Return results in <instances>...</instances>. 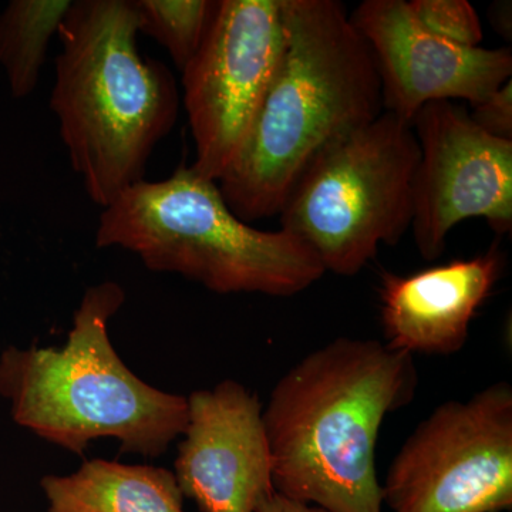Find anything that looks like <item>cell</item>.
<instances>
[{
	"label": "cell",
	"instance_id": "3957f363",
	"mask_svg": "<svg viewBox=\"0 0 512 512\" xmlns=\"http://www.w3.org/2000/svg\"><path fill=\"white\" fill-rule=\"evenodd\" d=\"M140 29L134 0H76L57 32L50 109L73 170L103 208L144 180L180 110L171 70L138 50Z\"/></svg>",
	"mask_w": 512,
	"mask_h": 512
},
{
	"label": "cell",
	"instance_id": "7a4b0ae2",
	"mask_svg": "<svg viewBox=\"0 0 512 512\" xmlns=\"http://www.w3.org/2000/svg\"><path fill=\"white\" fill-rule=\"evenodd\" d=\"M284 49L244 143L218 180L244 222L281 211L313 158L383 113L375 59L336 0H282Z\"/></svg>",
	"mask_w": 512,
	"mask_h": 512
},
{
	"label": "cell",
	"instance_id": "9a60e30c",
	"mask_svg": "<svg viewBox=\"0 0 512 512\" xmlns=\"http://www.w3.org/2000/svg\"><path fill=\"white\" fill-rule=\"evenodd\" d=\"M134 6L140 32L163 45L180 72L200 50L217 10L215 0H134Z\"/></svg>",
	"mask_w": 512,
	"mask_h": 512
},
{
	"label": "cell",
	"instance_id": "6da1fadb",
	"mask_svg": "<svg viewBox=\"0 0 512 512\" xmlns=\"http://www.w3.org/2000/svg\"><path fill=\"white\" fill-rule=\"evenodd\" d=\"M417 384L413 356L375 339L343 336L295 363L262 412L276 493L329 512H383L377 437Z\"/></svg>",
	"mask_w": 512,
	"mask_h": 512
},
{
	"label": "cell",
	"instance_id": "8fae6325",
	"mask_svg": "<svg viewBox=\"0 0 512 512\" xmlns=\"http://www.w3.org/2000/svg\"><path fill=\"white\" fill-rule=\"evenodd\" d=\"M188 421L175 480L201 512H255L275 493L258 394L224 380L187 397Z\"/></svg>",
	"mask_w": 512,
	"mask_h": 512
},
{
	"label": "cell",
	"instance_id": "9c48e42d",
	"mask_svg": "<svg viewBox=\"0 0 512 512\" xmlns=\"http://www.w3.org/2000/svg\"><path fill=\"white\" fill-rule=\"evenodd\" d=\"M420 146L412 228L420 255H443L451 229L484 218L497 235L512 227V141L485 133L453 101L421 107L412 121Z\"/></svg>",
	"mask_w": 512,
	"mask_h": 512
},
{
	"label": "cell",
	"instance_id": "7c38bea8",
	"mask_svg": "<svg viewBox=\"0 0 512 512\" xmlns=\"http://www.w3.org/2000/svg\"><path fill=\"white\" fill-rule=\"evenodd\" d=\"M505 268L498 244L483 254L454 259L413 275L384 272L380 319L389 348L420 355H453L464 348L470 325Z\"/></svg>",
	"mask_w": 512,
	"mask_h": 512
},
{
	"label": "cell",
	"instance_id": "ba28073f",
	"mask_svg": "<svg viewBox=\"0 0 512 512\" xmlns=\"http://www.w3.org/2000/svg\"><path fill=\"white\" fill-rule=\"evenodd\" d=\"M284 49L282 0H220L204 43L183 70L195 173L220 180L234 161Z\"/></svg>",
	"mask_w": 512,
	"mask_h": 512
},
{
	"label": "cell",
	"instance_id": "5b68a950",
	"mask_svg": "<svg viewBox=\"0 0 512 512\" xmlns=\"http://www.w3.org/2000/svg\"><path fill=\"white\" fill-rule=\"evenodd\" d=\"M96 245L126 249L150 271L178 274L222 295H298L326 274L301 239L239 220L217 181L191 167L121 192L101 212Z\"/></svg>",
	"mask_w": 512,
	"mask_h": 512
},
{
	"label": "cell",
	"instance_id": "30bf717a",
	"mask_svg": "<svg viewBox=\"0 0 512 512\" xmlns=\"http://www.w3.org/2000/svg\"><path fill=\"white\" fill-rule=\"evenodd\" d=\"M382 84L383 111L412 124L434 101L480 103L511 80L510 49L466 47L433 35L404 0H366L352 15Z\"/></svg>",
	"mask_w": 512,
	"mask_h": 512
},
{
	"label": "cell",
	"instance_id": "e0dca14e",
	"mask_svg": "<svg viewBox=\"0 0 512 512\" xmlns=\"http://www.w3.org/2000/svg\"><path fill=\"white\" fill-rule=\"evenodd\" d=\"M471 107V119L481 130L495 138L512 141L511 80L498 87L487 99Z\"/></svg>",
	"mask_w": 512,
	"mask_h": 512
},
{
	"label": "cell",
	"instance_id": "8992f818",
	"mask_svg": "<svg viewBox=\"0 0 512 512\" xmlns=\"http://www.w3.org/2000/svg\"><path fill=\"white\" fill-rule=\"evenodd\" d=\"M419 160L412 124L383 111L313 158L279 211L281 229L325 272L355 276L409 231Z\"/></svg>",
	"mask_w": 512,
	"mask_h": 512
},
{
	"label": "cell",
	"instance_id": "d6986e66",
	"mask_svg": "<svg viewBox=\"0 0 512 512\" xmlns=\"http://www.w3.org/2000/svg\"><path fill=\"white\" fill-rule=\"evenodd\" d=\"M488 16H490V23L493 26L495 32L498 35L505 37V39H511V2H495L490 6V12H488Z\"/></svg>",
	"mask_w": 512,
	"mask_h": 512
},
{
	"label": "cell",
	"instance_id": "52a82bcc",
	"mask_svg": "<svg viewBox=\"0 0 512 512\" xmlns=\"http://www.w3.org/2000/svg\"><path fill=\"white\" fill-rule=\"evenodd\" d=\"M382 495L392 512L511 510V384L437 406L393 458Z\"/></svg>",
	"mask_w": 512,
	"mask_h": 512
},
{
	"label": "cell",
	"instance_id": "2e32d148",
	"mask_svg": "<svg viewBox=\"0 0 512 512\" xmlns=\"http://www.w3.org/2000/svg\"><path fill=\"white\" fill-rule=\"evenodd\" d=\"M407 3L414 18L433 35L466 47H478L483 42L480 16L467 0H412Z\"/></svg>",
	"mask_w": 512,
	"mask_h": 512
},
{
	"label": "cell",
	"instance_id": "4fadbf2b",
	"mask_svg": "<svg viewBox=\"0 0 512 512\" xmlns=\"http://www.w3.org/2000/svg\"><path fill=\"white\" fill-rule=\"evenodd\" d=\"M49 512H185L174 473L153 466L86 461L70 476H46Z\"/></svg>",
	"mask_w": 512,
	"mask_h": 512
},
{
	"label": "cell",
	"instance_id": "ac0fdd59",
	"mask_svg": "<svg viewBox=\"0 0 512 512\" xmlns=\"http://www.w3.org/2000/svg\"><path fill=\"white\" fill-rule=\"evenodd\" d=\"M255 512H329L318 505L292 500L279 493H272L259 503Z\"/></svg>",
	"mask_w": 512,
	"mask_h": 512
},
{
	"label": "cell",
	"instance_id": "277c9868",
	"mask_svg": "<svg viewBox=\"0 0 512 512\" xmlns=\"http://www.w3.org/2000/svg\"><path fill=\"white\" fill-rule=\"evenodd\" d=\"M124 301L116 282L93 286L62 348H9L0 355V396L19 426L74 454L111 437L121 453L158 457L183 436L187 397L141 380L111 345L109 320Z\"/></svg>",
	"mask_w": 512,
	"mask_h": 512
},
{
	"label": "cell",
	"instance_id": "5bb4252c",
	"mask_svg": "<svg viewBox=\"0 0 512 512\" xmlns=\"http://www.w3.org/2000/svg\"><path fill=\"white\" fill-rule=\"evenodd\" d=\"M72 5L73 0H15L0 16V63L16 99L36 89L47 47Z\"/></svg>",
	"mask_w": 512,
	"mask_h": 512
}]
</instances>
